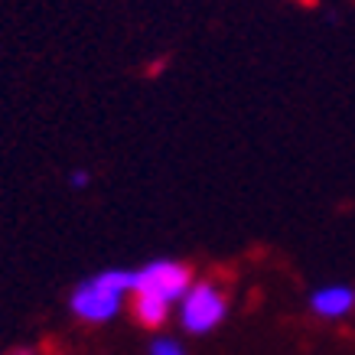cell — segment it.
<instances>
[{
	"label": "cell",
	"instance_id": "cell-7",
	"mask_svg": "<svg viewBox=\"0 0 355 355\" xmlns=\"http://www.w3.org/2000/svg\"><path fill=\"white\" fill-rule=\"evenodd\" d=\"M7 355H30V349H10Z\"/></svg>",
	"mask_w": 355,
	"mask_h": 355
},
{
	"label": "cell",
	"instance_id": "cell-2",
	"mask_svg": "<svg viewBox=\"0 0 355 355\" xmlns=\"http://www.w3.org/2000/svg\"><path fill=\"white\" fill-rule=\"evenodd\" d=\"M134 291V270L108 268L98 270L92 277L78 280L72 297H69V310L76 313L82 323L101 326L111 323L124 306V297Z\"/></svg>",
	"mask_w": 355,
	"mask_h": 355
},
{
	"label": "cell",
	"instance_id": "cell-1",
	"mask_svg": "<svg viewBox=\"0 0 355 355\" xmlns=\"http://www.w3.org/2000/svg\"><path fill=\"white\" fill-rule=\"evenodd\" d=\"M193 287V270L183 261L157 258L134 270V291H130V310L140 326L157 329L170 320L173 306L183 300V293Z\"/></svg>",
	"mask_w": 355,
	"mask_h": 355
},
{
	"label": "cell",
	"instance_id": "cell-5",
	"mask_svg": "<svg viewBox=\"0 0 355 355\" xmlns=\"http://www.w3.org/2000/svg\"><path fill=\"white\" fill-rule=\"evenodd\" d=\"M150 355H186L180 339H173V336H157L150 343Z\"/></svg>",
	"mask_w": 355,
	"mask_h": 355
},
{
	"label": "cell",
	"instance_id": "cell-6",
	"mask_svg": "<svg viewBox=\"0 0 355 355\" xmlns=\"http://www.w3.org/2000/svg\"><path fill=\"white\" fill-rule=\"evenodd\" d=\"M88 183H92V173L88 170H72L69 173V186H72V189H85Z\"/></svg>",
	"mask_w": 355,
	"mask_h": 355
},
{
	"label": "cell",
	"instance_id": "cell-3",
	"mask_svg": "<svg viewBox=\"0 0 355 355\" xmlns=\"http://www.w3.org/2000/svg\"><path fill=\"white\" fill-rule=\"evenodd\" d=\"M176 306H180V326L193 336L212 333L228 316V297L212 280H193V287L183 293Z\"/></svg>",
	"mask_w": 355,
	"mask_h": 355
},
{
	"label": "cell",
	"instance_id": "cell-4",
	"mask_svg": "<svg viewBox=\"0 0 355 355\" xmlns=\"http://www.w3.org/2000/svg\"><path fill=\"white\" fill-rule=\"evenodd\" d=\"M310 310L320 320H345L355 310V291L349 284H323L310 293Z\"/></svg>",
	"mask_w": 355,
	"mask_h": 355
}]
</instances>
